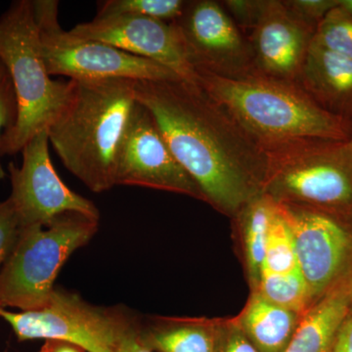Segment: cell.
<instances>
[{
  "mask_svg": "<svg viewBox=\"0 0 352 352\" xmlns=\"http://www.w3.org/2000/svg\"><path fill=\"white\" fill-rule=\"evenodd\" d=\"M135 92L205 201L233 217L263 193V146L197 83L136 82Z\"/></svg>",
  "mask_w": 352,
  "mask_h": 352,
  "instance_id": "6da1fadb",
  "label": "cell"
},
{
  "mask_svg": "<svg viewBox=\"0 0 352 352\" xmlns=\"http://www.w3.org/2000/svg\"><path fill=\"white\" fill-rule=\"evenodd\" d=\"M135 82L72 80L68 102L47 129L67 170L95 193L116 186L120 146L138 104Z\"/></svg>",
  "mask_w": 352,
  "mask_h": 352,
  "instance_id": "7a4b0ae2",
  "label": "cell"
},
{
  "mask_svg": "<svg viewBox=\"0 0 352 352\" xmlns=\"http://www.w3.org/2000/svg\"><path fill=\"white\" fill-rule=\"evenodd\" d=\"M196 83L263 146L303 138L349 141L352 122L323 110L296 82L256 75L241 80L196 69Z\"/></svg>",
  "mask_w": 352,
  "mask_h": 352,
  "instance_id": "3957f363",
  "label": "cell"
},
{
  "mask_svg": "<svg viewBox=\"0 0 352 352\" xmlns=\"http://www.w3.org/2000/svg\"><path fill=\"white\" fill-rule=\"evenodd\" d=\"M0 60L15 90L17 119L0 139V157L22 151L39 132L47 131L66 106L72 80H53L41 54L31 0L14 1L0 16Z\"/></svg>",
  "mask_w": 352,
  "mask_h": 352,
  "instance_id": "277c9868",
  "label": "cell"
},
{
  "mask_svg": "<svg viewBox=\"0 0 352 352\" xmlns=\"http://www.w3.org/2000/svg\"><path fill=\"white\" fill-rule=\"evenodd\" d=\"M263 149V194L276 203L352 223V149L347 141L295 139Z\"/></svg>",
  "mask_w": 352,
  "mask_h": 352,
  "instance_id": "5b68a950",
  "label": "cell"
},
{
  "mask_svg": "<svg viewBox=\"0 0 352 352\" xmlns=\"http://www.w3.org/2000/svg\"><path fill=\"white\" fill-rule=\"evenodd\" d=\"M99 219L66 212L46 226L21 228L0 270V307L38 309L50 300L58 273L98 230Z\"/></svg>",
  "mask_w": 352,
  "mask_h": 352,
  "instance_id": "8992f818",
  "label": "cell"
},
{
  "mask_svg": "<svg viewBox=\"0 0 352 352\" xmlns=\"http://www.w3.org/2000/svg\"><path fill=\"white\" fill-rule=\"evenodd\" d=\"M34 17L41 54L50 76L72 80L124 78L133 82L182 80L164 65L129 54L100 41L76 38L64 31L58 21L59 2L34 0Z\"/></svg>",
  "mask_w": 352,
  "mask_h": 352,
  "instance_id": "52a82bcc",
  "label": "cell"
},
{
  "mask_svg": "<svg viewBox=\"0 0 352 352\" xmlns=\"http://www.w3.org/2000/svg\"><path fill=\"white\" fill-rule=\"evenodd\" d=\"M19 340H61L87 352H115L138 328L122 310L95 307L80 296L55 288L43 307L12 312L0 307Z\"/></svg>",
  "mask_w": 352,
  "mask_h": 352,
  "instance_id": "ba28073f",
  "label": "cell"
},
{
  "mask_svg": "<svg viewBox=\"0 0 352 352\" xmlns=\"http://www.w3.org/2000/svg\"><path fill=\"white\" fill-rule=\"evenodd\" d=\"M277 204L293 234L298 270L314 305L352 275V223L318 210Z\"/></svg>",
  "mask_w": 352,
  "mask_h": 352,
  "instance_id": "9c48e42d",
  "label": "cell"
},
{
  "mask_svg": "<svg viewBox=\"0 0 352 352\" xmlns=\"http://www.w3.org/2000/svg\"><path fill=\"white\" fill-rule=\"evenodd\" d=\"M173 23L195 71L230 80L259 75L251 44L220 2L187 1Z\"/></svg>",
  "mask_w": 352,
  "mask_h": 352,
  "instance_id": "30bf717a",
  "label": "cell"
},
{
  "mask_svg": "<svg viewBox=\"0 0 352 352\" xmlns=\"http://www.w3.org/2000/svg\"><path fill=\"white\" fill-rule=\"evenodd\" d=\"M22 166L9 164L12 192L9 200L21 228L46 226L58 215L78 212L100 219L92 201L69 188L53 166L48 131L39 132L22 149Z\"/></svg>",
  "mask_w": 352,
  "mask_h": 352,
  "instance_id": "8fae6325",
  "label": "cell"
},
{
  "mask_svg": "<svg viewBox=\"0 0 352 352\" xmlns=\"http://www.w3.org/2000/svg\"><path fill=\"white\" fill-rule=\"evenodd\" d=\"M116 185L163 190L205 201L197 183L173 156L151 113L138 101L120 146Z\"/></svg>",
  "mask_w": 352,
  "mask_h": 352,
  "instance_id": "7c38bea8",
  "label": "cell"
},
{
  "mask_svg": "<svg viewBox=\"0 0 352 352\" xmlns=\"http://www.w3.org/2000/svg\"><path fill=\"white\" fill-rule=\"evenodd\" d=\"M78 38L100 41L173 69L182 80L196 83L179 32L173 23L143 17L113 15L95 17L69 31Z\"/></svg>",
  "mask_w": 352,
  "mask_h": 352,
  "instance_id": "4fadbf2b",
  "label": "cell"
},
{
  "mask_svg": "<svg viewBox=\"0 0 352 352\" xmlns=\"http://www.w3.org/2000/svg\"><path fill=\"white\" fill-rule=\"evenodd\" d=\"M316 29L296 18L283 0H263L245 38L259 75L296 82Z\"/></svg>",
  "mask_w": 352,
  "mask_h": 352,
  "instance_id": "5bb4252c",
  "label": "cell"
},
{
  "mask_svg": "<svg viewBox=\"0 0 352 352\" xmlns=\"http://www.w3.org/2000/svg\"><path fill=\"white\" fill-rule=\"evenodd\" d=\"M296 83L323 110L352 122V60L312 43Z\"/></svg>",
  "mask_w": 352,
  "mask_h": 352,
  "instance_id": "9a60e30c",
  "label": "cell"
},
{
  "mask_svg": "<svg viewBox=\"0 0 352 352\" xmlns=\"http://www.w3.org/2000/svg\"><path fill=\"white\" fill-rule=\"evenodd\" d=\"M351 305L352 275L308 308L285 352H331Z\"/></svg>",
  "mask_w": 352,
  "mask_h": 352,
  "instance_id": "2e32d148",
  "label": "cell"
},
{
  "mask_svg": "<svg viewBox=\"0 0 352 352\" xmlns=\"http://www.w3.org/2000/svg\"><path fill=\"white\" fill-rule=\"evenodd\" d=\"M302 316L252 292L247 305L234 318L259 352H285Z\"/></svg>",
  "mask_w": 352,
  "mask_h": 352,
  "instance_id": "e0dca14e",
  "label": "cell"
},
{
  "mask_svg": "<svg viewBox=\"0 0 352 352\" xmlns=\"http://www.w3.org/2000/svg\"><path fill=\"white\" fill-rule=\"evenodd\" d=\"M144 332L146 346L156 352H215L219 319L157 317Z\"/></svg>",
  "mask_w": 352,
  "mask_h": 352,
  "instance_id": "ac0fdd59",
  "label": "cell"
},
{
  "mask_svg": "<svg viewBox=\"0 0 352 352\" xmlns=\"http://www.w3.org/2000/svg\"><path fill=\"white\" fill-rule=\"evenodd\" d=\"M276 208V201L261 193L248 201L233 217L241 234L252 291L258 288L263 272L268 231Z\"/></svg>",
  "mask_w": 352,
  "mask_h": 352,
  "instance_id": "d6986e66",
  "label": "cell"
},
{
  "mask_svg": "<svg viewBox=\"0 0 352 352\" xmlns=\"http://www.w3.org/2000/svg\"><path fill=\"white\" fill-rule=\"evenodd\" d=\"M252 292H258L270 302L300 315L312 305L307 285L300 271L284 274L263 271L258 288Z\"/></svg>",
  "mask_w": 352,
  "mask_h": 352,
  "instance_id": "ffe728a7",
  "label": "cell"
},
{
  "mask_svg": "<svg viewBox=\"0 0 352 352\" xmlns=\"http://www.w3.org/2000/svg\"><path fill=\"white\" fill-rule=\"evenodd\" d=\"M263 271L278 274L300 271L293 234L278 204L268 231Z\"/></svg>",
  "mask_w": 352,
  "mask_h": 352,
  "instance_id": "44dd1931",
  "label": "cell"
},
{
  "mask_svg": "<svg viewBox=\"0 0 352 352\" xmlns=\"http://www.w3.org/2000/svg\"><path fill=\"white\" fill-rule=\"evenodd\" d=\"M186 3L183 0H106L99 4L96 17L129 14L173 23L182 15Z\"/></svg>",
  "mask_w": 352,
  "mask_h": 352,
  "instance_id": "7402d4cb",
  "label": "cell"
},
{
  "mask_svg": "<svg viewBox=\"0 0 352 352\" xmlns=\"http://www.w3.org/2000/svg\"><path fill=\"white\" fill-rule=\"evenodd\" d=\"M312 43L352 60V19L339 6L317 25Z\"/></svg>",
  "mask_w": 352,
  "mask_h": 352,
  "instance_id": "603a6c76",
  "label": "cell"
},
{
  "mask_svg": "<svg viewBox=\"0 0 352 352\" xmlns=\"http://www.w3.org/2000/svg\"><path fill=\"white\" fill-rule=\"evenodd\" d=\"M215 352H259L235 318L219 319Z\"/></svg>",
  "mask_w": 352,
  "mask_h": 352,
  "instance_id": "cb8c5ba5",
  "label": "cell"
},
{
  "mask_svg": "<svg viewBox=\"0 0 352 352\" xmlns=\"http://www.w3.org/2000/svg\"><path fill=\"white\" fill-rule=\"evenodd\" d=\"M285 6L298 19L316 29L339 0H283Z\"/></svg>",
  "mask_w": 352,
  "mask_h": 352,
  "instance_id": "d4e9b609",
  "label": "cell"
},
{
  "mask_svg": "<svg viewBox=\"0 0 352 352\" xmlns=\"http://www.w3.org/2000/svg\"><path fill=\"white\" fill-rule=\"evenodd\" d=\"M21 230L19 220L11 201H0V266L12 251Z\"/></svg>",
  "mask_w": 352,
  "mask_h": 352,
  "instance_id": "484cf974",
  "label": "cell"
},
{
  "mask_svg": "<svg viewBox=\"0 0 352 352\" xmlns=\"http://www.w3.org/2000/svg\"><path fill=\"white\" fill-rule=\"evenodd\" d=\"M263 0H226L220 3L247 36L258 20Z\"/></svg>",
  "mask_w": 352,
  "mask_h": 352,
  "instance_id": "4316f807",
  "label": "cell"
},
{
  "mask_svg": "<svg viewBox=\"0 0 352 352\" xmlns=\"http://www.w3.org/2000/svg\"><path fill=\"white\" fill-rule=\"evenodd\" d=\"M17 119V101L15 90L9 75L0 85V139L9 131Z\"/></svg>",
  "mask_w": 352,
  "mask_h": 352,
  "instance_id": "83f0119b",
  "label": "cell"
},
{
  "mask_svg": "<svg viewBox=\"0 0 352 352\" xmlns=\"http://www.w3.org/2000/svg\"><path fill=\"white\" fill-rule=\"evenodd\" d=\"M331 352H352V314L340 326Z\"/></svg>",
  "mask_w": 352,
  "mask_h": 352,
  "instance_id": "f1b7e54d",
  "label": "cell"
},
{
  "mask_svg": "<svg viewBox=\"0 0 352 352\" xmlns=\"http://www.w3.org/2000/svg\"><path fill=\"white\" fill-rule=\"evenodd\" d=\"M115 352H156L152 351L149 347L146 346L140 338H139L138 330L134 331L131 335L127 336L122 340V342L117 347Z\"/></svg>",
  "mask_w": 352,
  "mask_h": 352,
  "instance_id": "f546056e",
  "label": "cell"
},
{
  "mask_svg": "<svg viewBox=\"0 0 352 352\" xmlns=\"http://www.w3.org/2000/svg\"><path fill=\"white\" fill-rule=\"evenodd\" d=\"M82 349L61 340H46L45 344L39 352H82Z\"/></svg>",
  "mask_w": 352,
  "mask_h": 352,
  "instance_id": "4dcf8cb0",
  "label": "cell"
},
{
  "mask_svg": "<svg viewBox=\"0 0 352 352\" xmlns=\"http://www.w3.org/2000/svg\"><path fill=\"white\" fill-rule=\"evenodd\" d=\"M339 6L352 19V0H339Z\"/></svg>",
  "mask_w": 352,
  "mask_h": 352,
  "instance_id": "1f68e13d",
  "label": "cell"
},
{
  "mask_svg": "<svg viewBox=\"0 0 352 352\" xmlns=\"http://www.w3.org/2000/svg\"><path fill=\"white\" fill-rule=\"evenodd\" d=\"M7 75H8V73H7L6 67L4 66V64L2 63L1 60H0V85L3 82Z\"/></svg>",
  "mask_w": 352,
  "mask_h": 352,
  "instance_id": "d6a6232c",
  "label": "cell"
},
{
  "mask_svg": "<svg viewBox=\"0 0 352 352\" xmlns=\"http://www.w3.org/2000/svg\"><path fill=\"white\" fill-rule=\"evenodd\" d=\"M347 143H349V145L351 146V148L352 149V135H351V138H349V140L347 141Z\"/></svg>",
  "mask_w": 352,
  "mask_h": 352,
  "instance_id": "836d02e7",
  "label": "cell"
},
{
  "mask_svg": "<svg viewBox=\"0 0 352 352\" xmlns=\"http://www.w3.org/2000/svg\"><path fill=\"white\" fill-rule=\"evenodd\" d=\"M349 314H352V305H351V312H349Z\"/></svg>",
  "mask_w": 352,
  "mask_h": 352,
  "instance_id": "e575fe53",
  "label": "cell"
}]
</instances>
